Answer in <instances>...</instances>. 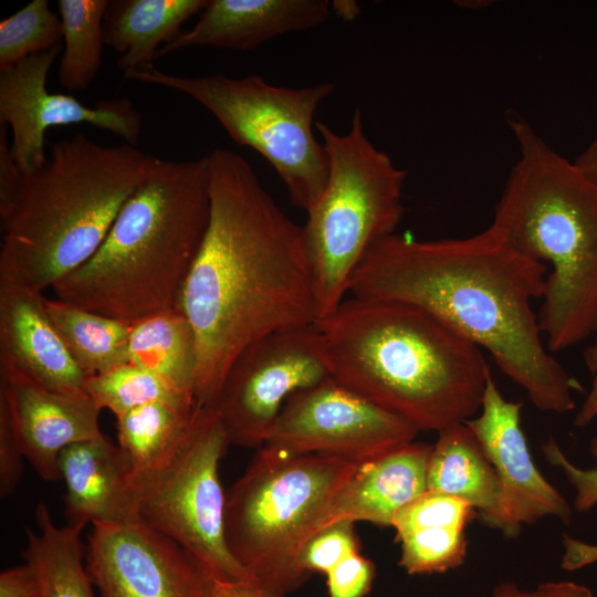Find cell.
I'll return each mask as SVG.
<instances>
[{"mask_svg": "<svg viewBox=\"0 0 597 597\" xmlns=\"http://www.w3.org/2000/svg\"><path fill=\"white\" fill-rule=\"evenodd\" d=\"M427 491L454 496L476 510L481 521L500 502V482L486 453L464 422L438 432L427 468Z\"/></svg>", "mask_w": 597, "mask_h": 597, "instance_id": "23", "label": "cell"}, {"mask_svg": "<svg viewBox=\"0 0 597 597\" xmlns=\"http://www.w3.org/2000/svg\"><path fill=\"white\" fill-rule=\"evenodd\" d=\"M315 128L328 157V177L302 233L321 318L346 298L368 250L396 232L407 171L368 139L359 108L346 134L322 122Z\"/></svg>", "mask_w": 597, "mask_h": 597, "instance_id": "8", "label": "cell"}, {"mask_svg": "<svg viewBox=\"0 0 597 597\" xmlns=\"http://www.w3.org/2000/svg\"><path fill=\"white\" fill-rule=\"evenodd\" d=\"M46 311L67 352L86 377L128 363L132 322L59 298H46Z\"/></svg>", "mask_w": 597, "mask_h": 597, "instance_id": "26", "label": "cell"}, {"mask_svg": "<svg viewBox=\"0 0 597 597\" xmlns=\"http://www.w3.org/2000/svg\"><path fill=\"white\" fill-rule=\"evenodd\" d=\"M36 531L27 528L24 562L35 569L41 597H97L85 567L81 530L57 526L48 506L35 509Z\"/></svg>", "mask_w": 597, "mask_h": 597, "instance_id": "25", "label": "cell"}, {"mask_svg": "<svg viewBox=\"0 0 597 597\" xmlns=\"http://www.w3.org/2000/svg\"><path fill=\"white\" fill-rule=\"evenodd\" d=\"M84 558L97 597H207L202 566L139 521L92 525Z\"/></svg>", "mask_w": 597, "mask_h": 597, "instance_id": "14", "label": "cell"}, {"mask_svg": "<svg viewBox=\"0 0 597 597\" xmlns=\"http://www.w3.org/2000/svg\"><path fill=\"white\" fill-rule=\"evenodd\" d=\"M574 163L585 176L597 185V136Z\"/></svg>", "mask_w": 597, "mask_h": 597, "instance_id": "40", "label": "cell"}, {"mask_svg": "<svg viewBox=\"0 0 597 597\" xmlns=\"http://www.w3.org/2000/svg\"><path fill=\"white\" fill-rule=\"evenodd\" d=\"M0 597H41L40 580L33 566L24 562L2 570Z\"/></svg>", "mask_w": 597, "mask_h": 597, "instance_id": "38", "label": "cell"}, {"mask_svg": "<svg viewBox=\"0 0 597 597\" xmlns=\"http://www.w3.org/2000/svg\"><path fill=\"white\" fill-rule=\"evenodd\" d=\"M0 369L54 391L84 390L86 376L56 332L43 292L0 282Z\"/></svg>", "mask_w": 597, "mask_h": 597, "instance_id": "17", "label": "cell"}, {"mask_svg": "<svg viewBox=\"0 0 597 597\" xmlns=\"http://www.w3.org/2000/svg\"><path fill=\"white\" fill-rule=\"evenodd\" d=\"M329 13L326 0H209L195 25L160 48L156 59L191 46L253 50L318 27Z\"/></svg>", "mask_w": 597, "mask_h": 597, "instance_id": "18", "label": "cell"}, {"mask_svg": "<svg viewBox=\"0 0 597 597\" xmlns=\"http://www.w3.org/2000/svg\"><path fill=\"white\" fill-rule=\"evenodd\" d=\"M594 343L584 353L585 364L591 375V387L576 413L574 425L586 427L597 417V329Z\"/></svg>", "mask_w": 597, "mask_h": 597, "instance_id": "39", "label": "cell"}, {"mask_svg": "<svg viewBox=\"0 0 597 597\" xmlns=\"http://www.w3.org/2000/svg\"><path fill=\"white\" fill-rule=\"evenodd\" d=\"M506 123L520 157L491 223L519 252L546 265L538 326L548 352L597 329V185L514 111Z\"/></svg>", "mask_w": 597, "mask_h": 597, "instance_id": "5", "label": "cell"}, {"mask_svg": "<svg viewBox=\"0 0 597 597\" xmlns=\"http://www.w3.org/2000/svg\"><path fill=\"white\" fill-rule=\"evenodd\" d=\"M123 77L177 91L202 105L234 143L269 161L297 208L307 212L320 199L328 177V157L314 135V114L333 93V83L291 88L255 74L184 76L154 64Z\"/></svg>", "mask_w": 597, "mask_h": 597, "instance_id": "9", "label": "cell"}, {"mask_svg": "<svg viewBox=\"0 0 597 597\" xmlns=\"http://www.w3.org/2000/svg\"><path fill=\"white\" fill-rule=\"evenodd\" d=\"M209 0H111L104 18L105 44L117 53L123 75L151 65L160 48L181 34V25Z\"/></svg>", "mask_w": 597, "mask_h": 597, "instance_id": "22", "label": "cell"}, {"mask_svg": "<svg viewBox=\"0 0 597 597\" xmlns=\"http://www.w3.org/2000/svg\"><path fill=\"white\" fill-rule=\"evenodd\" d=\"M315 325L332 377L419 431L480 411L491 375L480 347L427 312L350 296Z\"/></svg>", "mask_w": 597, "mask_h": 597, "instance_id": "3", "label": "cell"}, {"mask_svg": "<svg viewBox=\"0 0 597 597\" xmlns=\"http://www.w3.org/2000/svg\"><path fill=\"white\" fill-rule=\"evenodd\" d=\"M196 409L155 401L116 417L118 446L130 467L132 490L172 453Z\"/></svg>", "mask_w": 597, "mask_h": 597, "instance_id": "27", "label": "cell"}, {"mask_svg": "<svg viewBox=\"0 0 597 597\" xmlns=\"http://www.w3.org/2000/svg\"><path fill=\"white\" fill-rule=\"evenodd\" d=\"M62 38L60 14L51 10L48 0H32L0 21V72L50 51L61 44Z\"/></svg>", "mask_w": 597, "mask_h": 597, "instance_id": "30", "label": "cell"}, {"mask_svg": "<svg viewBox=\"0 0 597 597\" xmlns=\"http://www.w3.org/2000/svg\"><path fill=\"white\" fill-rule=\"evenodd\" d=\"M128 363L153 371L177 390L195 398L197 341L179 306L132 322Z\"/></svg>", "mask_w": 597, "mask_h": 597, "instance_id": "24", "label": "cell"}, {"mask_svg": "<svg viewBox=\"0 0 597 597\" xmlns=\"http://www.w3.org/2000/svg\"><path fill=\"white\" fill-rule=\"evenodd\" d=\"M359 549L354 523L339 521L317 531L304 543L298 555V564L308 575L312 573L326 575Z\"/></svg>", "mask_w": 597, "mask_h": 597, "instance_id": "32", "label": "cell"}, {"mask_svg": "<svg viewBox=\"0 0 597 597\" xmlns=\"http://www.w3.org/2000/svg\"><path fill=\"white\" fill-rule=\"evenodd\" d=\"M359 463L260 448L226 493V543L249 576L285 596L306 582L301 548Z\"/></svg>", "mask_w": 597, "mask_h": 597, "instance_id": "7", "label": "cell"}, {"mask_svg": "<svg viewBox=\"0 0 597 597\" xmlns=\"http://www.w3.org/2000/svg\"><path fill=\"white\" fill-rule=\"evenodd\" d=\"M158 159L83 133L54 143L0 216V282L43 292L85 264Z\"/></svg>", "mask_w": 597, "mask_h": 597, "instance_id": "4", "label": "cell"}, {"mask_svg": "<svg viewBox=\"0 0 597 597\" xmlns=\"http://www.w3.org/2000/svg\"><path fill=\"white\" fill-rule=\"evenodd\" d=\"M331 377L324 342L315 324L282 329L256 339L238 354L211 407L230 444L262 447L286 401Z\"/></svg>", "mask_w": 597, "mask_h": 597, "instance_id": "11", "label": "cell"}, {"mask_svg": "<svg viewBox=\"0 0 597 597\" xmlns=\"http://www.w3.org/2000/svg\"><path fill=\"white\" fill-rule=\"evenodd\" d=\"M475 510L465 501L425 492L394 517L399 566L410 575L444 573L461 566L468 551L465 527Z\"/></svg>", "mask_w": 597, "mask_h": 597, "instance_id": "21", "label": "cell"}, {"mask_svg": "<svg viewBox=\"0 0 597 597\" xmlns=\"http://www.w3.org/2000/svg\"><path fill=\"white\" fill-rule=\"evenodd\" d=\"M522 402L506 400L492 374L488 377L481 409L464 421L491 461L500 482L496 510L480 522L516 537L523 525L546 517L568 524L572 517L566 499L536 468L521 427Z\"/></svg>", "mask_w": 597, "mask_h": 597, "instance_id": "15", "label": "cell"}, {"mask_svg": "<svg viewBox=\"0 0 597 597\" xmlns=\"http://www.w3.org/2000/svg\"><path fill=\"white\" fill-rule=\"evenodd\" d=\"M230 446L211 406L199 407L168 459L133 485L138 521L184 547L207 572L231 579L251 576L224 537L226 493L219 464Z\"/></svg>", "mask_w": 597, "mask_h": 597, "instance_id": "10", "label": "cell"}, {"mask_svg": "<svg viewBox=\"0 0 597 597\" xmlns=\"http://www.w3.org/2000/svg\"><path fill=\"white\" fill-rule=\"evenodd\" d=\"M62 45L31 55L12 69L0 72V124L12 130L11 151L22 174L43 166L46 129L71 124H88L137 146L142 115L128 97L85 105L72 94L46 88L49 71Z\"/></svg>", "mask_w": 597, "mask_h": 597, "instance_id": "13", "label": "cell"}, {"mask_svg": "<svg viewBox=\"0 0 597 597\" xmlns=\"http://www.w3.org/2000/svg\"><path fill=\"white\" fill-rule=\"evenodd\" d=\"M83 388L100 410L107 409L115 417L155 401L198 408L193 397L177 390L153 371L132 363L87 376Z\"/></svg>", "mask_w": 597, "mask_h": 597, "instance_id": "29", "label": "cell"}, {"mask_svg": "<svg viewBox=\"0 0 597 597\" xmlns=\"http://www.w3.org/2000/svg\"><path fill=\"white\" fill-rule=\"evenodd\" d=\"M7 127L0 124V216L4 214L13 203L22 178V172L11 151Z\"/></svg>", "mask_w": 597, "mask_h": 597, "instance_id": "37", "label": "cell"}, {"mask_svg": "<svg viewBox=\"0 0 597 597\" xmlns=\"http://www.w3.org/2000/svg\"><path fill=\"white\" fill-rule=\"evenodd\" d=\"M109 0H59L64 48L57 78L69 91H82L96 77L105 44L104 18Z\"/></svg>", "mask_w": 597, "mask_h": 597, "instance_id": "28", "label": "cell"}, {"mask_svg": "<svg viewBox=\"0 0 597 597\" xmlns=\"http://www.w3.org/2000/svg\"><path fill=\"white\" fill-rule=\"evenodd\" d=\"M209 214L208 157L159 158L95 254L53 285L55 298L127 322L178 306Z\"/></svg>", "mask_w": 597, "mask_h": 597, "instance_id": "6", "label": "cell"}, {"mask_svg": "<svg viewBox=\"0 0 597 597\" xmlns=\"http://www.w3.org/2000/svg\"><path fill=\"white\" fill-rule=\"evenodd\" d=\"M413 425L333 377L293 395L263 446L365 462L415 441Z\"/></svg>", "mask_w": 597, "mask_h": 597, "instance_id": "12", "label": "cell"}, {"mask_svg": "<svg viewBox=\"0 0 597 597\" xmlns=\"http://www.w3.org/2000/svg\"><path fill=\"white\" fill-rule=\"evenodd\" d=\"M25 459L9 409L0 392V496L7 499L15 491L23 473Z\"/></svg>", "mask_w": 597, "mask_h": 597, "instance_id": "33", "label": "cell"}, {"mask_svg": "<svg viewBox=\"0 0 597 597\" xmlns=\"http://www.w3.org/2000/svg\"><path fill=\"white\" fill-rule=\"evenodd\" d=\"M334 13L344 21H353L360 12L356 1L334 0L331 4Z\"/></svg>", "mask_w": 597, "mask_h": 597, "instance_id": "41", "label": "cell"}, {"mask_svg": "<svg viewBox=\"0 0 597 597\" xmlns=\"http://www.w3.org/2000/svg\"><path fill=\"white\" fill-rule=\"evenodd\" d=\"M546 265L519 252L491 224L468 238L417 240L392 233L357 266L350 296L418 307L485 348L540 410L574 409L575 381L542 343L532 301Z\"/></svg>", "mask_w": 597, "mask_h": 597, "instance_id": "2", "label": "cell"}, {"mask_svg": "<svg viewBox=\"0 0 597 597\" xmlns=\"http://www.w3.org/2000/svg\"><path fill=\"white\" fill-rule=\"evenodd\" d=\"M208 157L210 214L178 306L197 341V407L211 406L238 354L271 333L315 324L302 227L240 155Z\"/></svg>", "mask_w": 597, "mask_h": 597, "instance_id": "1", "label": "cell"}, {"mask_svg": "<svg viewBox=\"0 0 597 597\" xmlns=\"http://www.w3.org/2000/svg\"><path fill=\"white\" fill-rule=\"evenodd\" d=\"M205 572L208 582L207 597H286L253 577L231 579L206 569Z\"/></svg>", "mask_w": 597, "mask_h": 597, "instance_id": "36", "label": "cell"}, {"mask_svg": "<svg viewBox=\"0 0 597 597\" xmlns=\"http://www.w3.org/2000/svg\"><path fill=\"white\" fill-rule=\"evenodd\" d=\"M431 449L412 441L359 463L333 495L315 533L339 521L391 526L399 510L427 492Z\"/></svg>", "mask_w": 597, "mask_h": 597, "instance_id": "19", "label": "cell"}, {"mask_svg": "<svg viewBox=\"0 0 597 597\" xmlns=\"http://www.w3.org/2000/svg\"><path fill=\"white\" fill-rule=\"evenodd\" d=\"M4 395L25 459L45 481L61 480L59 458L69 446L98 438L100 409L85 390L61 392L0 369Z\"/></svg>", "mask_w": 597, "mask_h": 597, "instance_id": "16", "label": "cell"}, {"mask_svg": "<svg viewBox=\"0 0 597 597\" xmlns=\"http://www.w3.org/2000/svg\"><path fill=\"white\" fill-rule=\"evenodd\" d=\"M492 597H594L593 591L574 582H544L532 590H524L511 582L494 586Z\"/></svg>", "mask_w": 597, "mask_h": 597, "instance_id": "35", "label": "cell"}, {"mask_svg": "<svg viewBox=\"0 0 597 597\" xmlns=\"http://www.w3.org/2000/svg\"><path fill=\"white\" fill-rule=\"evenodd\" d=\"M59 470L65 483V525L83 531L87 524L138 521L129 463L106 436L66 447Z\"/></svg>", "mask_w": 597, "mask_h": 597, "instance_id": "20", "label": "cell"}, {"mask_svg": "<svg viewBox=\"0 0 597 597\" xmlns=\"http://www.w3.org/2000/svg\"><path fill=\"white\" fill-rule=\"evenodd\" d=\"M543 454L552 465L561 469L576 490L574 505L577 511L586 512L597 503V469L576 467L562 451L557 442L549 438L542 446ZM590 451L597 461V437L590 442ZM565 548L562 567L574 570L597 562V546L564 535Z\"/></svg>", "mask_w": 597, "mask_h": 597, "instance_id": "31", "label": "cell"}, {"mask_svg": "<svg viewBox=\"0 0 597 597\" xmlns=\"http://www.w3.org/2000/svg\"><path fill=\"white\" fill-rule=\"evenodd\" d=\"M325 576L328 597H366L376 576V566L358 552L345 558Z\"/></svg>", "mask_w": 597, "mask_h": 597, "instance_id": "34", "label": "cell"}]
</instances>
